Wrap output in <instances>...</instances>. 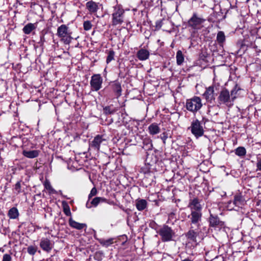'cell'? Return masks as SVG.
Wrapping results in <instances>:
<instances>
[{
	"instance_id": "6da1fadb",
	"label": "cell",
	"mask_w": 261,
	"mask_h": 261,
	"mask_svg": "<svg viewBox=\"0 0 261 261\" xmlns=\"http://www.w3.org/2000/svg\"><path fill=\"white\" fill-rule=\"evenodd\" d=\"M202 105L201 98L198 96H194L187 100L186 107L187 110L192 112H196L202 108Z\"/></svg>"
},
{
	"instance_id": "7a4b0ae2",
	"label": "cell",
	"mask_w": 261,
	"mask_h": 261,
	"mask_svg": "<svg viewBox=\"0 0 261 261\" xmlns=\"http://www.w3.org/2000/svg\"><path fill=\"white\" fill-rule=\"evenodd\" d=\"M125 10L121 6L115 8L112 14V25H115L121 24L123 21Z\"/></svg>"
},
{
	"instance_id": "3957f363",
	"label": "cell",
	"mask_w": 261,
	"mask_h": 261,
	"mask_svg": "<svg viewBox=\"0 0 261 261\" xmlns=\"http://www.w3.org/2000/svg\"><path fill=\"white\" fill-rule=\"evenodd\" d=\"M205 21L206 19L198 17L196 13H194L192 17L188 20V24L191 28L198 30L203 27V24Z\"/></svg>"
},
{
	"instance_id": "277c9868",
	"label": "cell",
	"mask_w": 261,
	"mask_h": 261,
	"mask_svg": "<svg viewBox=\"0 0 261 261\" xmlns=\"http://www.w3.org/2000/svg\"><path fill=\"white\" fill-rule=\"evenodd\" d=\"M191 131L196 138H200L204 135V129L199 121L195 120L192 122L191 124Z\"/></svg>"
},
{
	"instance_id": "5b68a950",
	"label": "cell",
	"mask_w": 261,
	"mask_h": 261,
	"mask_svg": "<svg viewBox=\"0 0 261 261\" xmlns=\"http://www.w3.org/2000/svg\"><path fill=\"white\" fill-rule=\"evenodd\" d=\"M103 78L100 74H94L91 76L90 86L92 91H97L102 87Z\"/></svg>"
},
{
	"instance_id": "8992f818",
	"label": "cell",
	"mask_w": 261,
	"mask_h": 261,
	"mask_svg": "<svg viewBox=\"0 0 261 261\" xmlns=\"http://www.w3.org/2000/svg\"><path fill=\"white\" fill-rule=\"evenodd\" d=\"M160 235L161 237L162 240L163 241H169L172 239L173 237V231L170 227L164 225L160 229Z\"/></svg>"
},
{
	"instance_id": "52a82bcc",
	"label": "cell",
	"mask_w": 261,
	"mask_h": 261,
	"mask_svg": "<svg viewBox=\"0 0 261 261\" xmlns=\"http://www.w3.org/2000/svg\"><path fill=\"white\" fill-rule=\"evenodd\" d=\"M218 100L221 104H227L231 100V94L227 88H225L221 91Z\"/></svg>"
},
{
	"instance_id": "ba28073f",
	"label": "cell",
	"mask_w": 261,
	"mask_h": 261,
	"mask_svg": "<svg viewBox=\"0 0 261 261\" xmlns=\"http://www.w3.org/2000/svg\"><path fill=\"white\" fill-rule=\"evenodd\" d=\"M205 99L208 102H210L214 98L215 90L214 87L213 86H211L208 87L206 89V91L203 94Z\"/></svg>"
},
{
	"instance_id": "9c48e42d",
	"label": "cell",
	"mask_w": 261,
	"mask_h": 261,
	"mask_svg": "<svg viewBox=\"0 0 261 261\" xmlns=\"http://www.w3.org/2000/svg\"><path fill=\"white\" fill-rule=\"evenodd\" d=\"M104 140H105V139L103 138V136L101 135H98L94 138V140L91 142V145L94 149H97L98 151H99L101 145Z\"/></svg>"
},
{
	"instance_id": "30bf717a",
	"label": "cell",
	"mask_w": 261,
	"mask_h": 261,
	"mask_svg": "<svg viewBox=\"0 0 261 261\" xmlns=\"http://www.w3.org/2000/svg\"><path fill=\"white\" fill-rule=\"evenodd\" d=\"M68 27L65 25H62L57 29V35L59 38H63L70 34Z\"/></svg>"
},
{
	"instance_id": "8fae6325",
	"label": "cell",
	"mask_w": 261,
	"mask_h": 261,
	"mask_svg": "<svg viewBox=\"0 0 261 261\" xmlns=\"http://www.w3.org/2000/svg\"><path fill=\"white\" fill-rule=\"evenodd\" d=\"M150 53L147 50L145 49H140L137 53V57L138 59L141 61H145L149 59Z\"/></svg>"
},
{
	"instance_id": "7c38bea8",
	"label": "cell",
	"mask_w": 261,
	"mask_h": 261,
	"mask_svg": "<svg viewBox=\"0 0 261 261\" xmlns=\"http://www.w3.org/2000/svg\"><path fill=\"white\" fill-rule=\"evenodd\" d=\"M245 202V200L244 198V196L241 194H238L235 196L233 200V204L235 206L240 207V206L244 205Z\"/></svg>"
},
{
	"instance_id": "4fadbf2b",
	"label": "cell",
	"mask_w": 261,
	"mask_h": 261,
	"mask_svg": "<svg viewBox=\"0 0 261 261\" xmlns=\"http://www.w3.org/2000/svg\"><path fill=\"white\" fill-rule=\"evenodd\" d=\"M40 247L44 251L49 252L52 249L51 242L49 239H43L40 243Z\"/></svg>"
},
{
	"instance_id": "5bb4252c",
	"label": "cell",
	"mask_w": 261,
	"mask_h": 261,
	"mask_svg": "<svg viewBox=\"0 0 261 261\" xmlns=\"http://www.w3.org/2000/svg\"><path fill=\"white\" fill-rule=\"evenodd\" d=\"M69 225L72 227L78 230H81L83 228L86 227L87 225L85 223H81L77 222L76 221L74 220L72 218L69 219Z\"/></svg>"
},
{
	"instance_id": "9a60e30c",
	"label": "cell",
	"mask_w": 261,
	"mask_h": 261,
	"mask_svg": "<svg viewBox=\"0 0 261 261\" xmlns=\"http://www.w3.org/2000/svg\"><path fill=\"white\" fill-rule=\"evenodd\" d=\"M86 6L87 7L88 10L90 12L94 13L98 11V5L94 2V1H89L86 4Z\"/></svg>"
},
{
	"instance_id": "2e32d148",
	"label": "cell",
	"mask_w": 261,
	"mask_h": 261,
	"mask_svg": "<svg viewBox=\"0 0 261 261\" xmlns=\"http://www.w3.org/2000/svg\"><path fill=\"white\" fill-rule=\"evenodd\" d=\"M190 207L196 211L200 212L202 209V205L200 204V201L198 198H194L191 201L190 204Z\"/></svg>"
},
{
	"instance_id": "e0dca14e",
	"label": "cell",
	"mask_w": 261,
	"mask_h": 261,
	"mask_svg": "<svg viewBox=\"0 0 261 261\" xmlns=\"http://www.w3.org/2000/svg\"><path fill=\"white\" fill-rule=\"evenodd\" d=\"M209 220L211 227H216L220 224V220L217 215L211 214Z\"/></svg>"
},
{
	"instance_id": "ac0fdd59",
	"label": "cell",
	"mask_w": 261,
	"mask_h": 261,
	"mask_svg": "<svg viewBox=\"0 0 261 261\" xmlns=\"http://www.w3.org/2000/svg\"><path fill=\"white\" fill-rule=\"evenodd\" d=\"M23 154L25 157L29 159H34L38 157V156L39 155V152L37 150L31 151H23Z\"/></svg>"
},
{
	"instance_id": "d6986e66",
	"label": "cell",
	"mask_w": 261,
	"mask_h": 261,
	"mask_svg": "<svg viewBox=\"0 0 261 261\" xmlns=\"http://www.w3.org/2000/svg\"><path fill=\"white\" fill-rule=\"evenodd\" d=\"M242 89L238 84H236V85L233 86V89L231 90V96L233 101H234L237 98L238 93Z\"/></svg>"
},
{
	"instance_id": "ffe728a7",
	"label": "cell",
	"mask_w": 261,
	"mask_h": 261,
	"mask_svg": "<svg viewBox=\"0 0 261 261\" xmlns=\"http://www.w3.org/2000/svg\"><path fill=\"white\" fill-rule=\"evenodd\" d=\"M8 216L9 218L12 219H15L17 218L19 216V212L17 209L15 207H13L9 210L8 213Z\"/></svg>"
},
{
	"instance_id": "44dd1931",
	"label": "cell",
	"mask_w": 261,
	"mask_h": 261,
	"mask_svg": "<svg viewBox=\"0 0 261 261\" xmlns=\"http://www.w3.org/2000/svg\"><path fill=\"white\" fill-rule=\"evenodd\" d=\"M149 131L150 134L153 135H155L159 133L160 131V129L158 124L154 123L149 126Z\"/></svg>"
},
{
	"instance_id": "7402d4cb",
	"label": "cell",
	"mask_w": 261,
	"mask_h": 261,
	"mask_svg": "<svg viewBox=\"0 0 261 261\" xmlns=\"http://www.w3.org/2000/svg\"><path fill=\"white\" fill-rule=\"evenodd\" d=\"M217 41L220 45H223L225 42L226 37L225 33L223 31H219L217 34Z\"/></svg>"
},
{
	"instance_id": "603a6c76",
	"label": "cell",
	"mask_w": 261,
	"mask_h": 261,
	"mask_svg": "<svg viewBox=\"0 0 261 261\" xmlns=\"http://www.w3.org/2000/svg\"><path fill=\"white\" fill-rule=\"evenodd\" d=\"M147 202L145 200H140L136 202V208L139 211H143L145 210L147 207Z\"/></svg>"
},
{
	"instance_id": "cb8c5ba5",
	"label": "cell",
	"mask_w": 261,
	"mask_h": 261,
	"mask_svg": "<svg viewBox=\"0 0 261 261\" xmlns=\"http://www.w3.org/2000/svg\"><path fill=\"white\" fill-rule=\"evenodd\" d=\"M62 206L63 208V211L65 215L67 216H71L72 213L70 211V206L67 204V202L66 201L63 200L62 202Z\"/></svg>"
},
{
	"instance_id": "d4e9b609",
	"label": "cell",
	"mask_w": 261,
	"mask_h": 261,
	"mask_svg": "<svg viewBox=\"0 0 261 261\" xmlns=\"http://www.w3.org/2000/svg\"><path fill=\"white\" fill-rule=\"evenodd\" d=\"M35 26L34 24L32 23H29L23 27V33L25 34H29L35 29Z\"/></svg>"
},
{
	"instance_id": "484cf974",
	"label": "cell",
	"mask_w": 261,
	"mask_h": 261,
	"mask_svg": "<svg viewBox=\"0 0 261 261\" xmlns=\"http://www.w3.org/2000/svg\"><path fill=\"white\" fill-rule=\"evenodd\" d=\"M113 89L117 97H119L121 96L122 89L121 85L119 82H116L114 84V85H113Z\"/></svg>"
},
{
	"instance_id": "4316f807",
	"label": "cell",
	"mask_w": 261,
	"mask_h": 261,
	"mask_svg": "<svg viewBox=\"0 0 261 261\" xmlns=\"http://www.w3.org/2000/svg\"><path fill=\"white\" fill-rule=\"evenodd\" d=\"M44 186H45V189L50 194H54V193H57V191H56L54 189L53 187L52 186L51 183L48 179H46L45 180V182H44Z\"/></svg>"
},
{
	"instance_id": "83f0119b",
	"label": "cell",
	"mask_w": 261,
	"mask_h": 261,
	"mask_svg": "<svg viewBox=\"0 0 261 261\" xmlns=\"http://www.w3.org/2000/svg\"><path fill=\"white\" fill-rule=\"evenodd\" d=\"M176 63L178 65H182L184 62V56L182 54V52L179 50L177 52L176 55Z\"/></svg>"
},
{
	"instance_id": "f1b7e54d",
	"label": "cell",
	"mask_w": 261,
	"mask_h": 261,
	"mask_svg": "<svg viewBox=\"0 0 261 261\" xmlns=\"http://www.w3.org/2000/svg\"><path fill=\"white\" fill-rule=\"evenodd\" d=\"M191 216H192V218H191L192 222L193 223H198L200 220V217H201V214L198 212L194 211L192 213Z\"/></svg>"
},
{
	"instance_id": "f546056e",
	"label": "cell",
	"mask_w": 261,
	"mask_h": 261,
	"mask_svg": "<svg viewBox=\"0 0 261 261\" xmlns=\"http://www.w3.org/2000/svg\"><path fill=\"white\" fill-rule=\"evenodd\" d=\"M235 154L239 157H243L246 154V149L243 147H238L235 150Z\"/></svg>"
},
{
	"instance_id": "4dcf8cb0",
	"label": "cell",
	"mask_w": 261,
	"mask_h": 261,
	"mask_svg": "<svg viewBox=\"0 0 261 261\" xmlns=\"http://www.w3.org/2000/svg\"><path fill=\"white\" fill-rule=\"evenodd\" d=\"M71 35H72V33H70V34H68L66 36H65L63 38H61L60 39L62 43H63L64 45H69L71 43V41L72 39V37L71 36Z\"/></svg>"
},
{
	"instance_id": "1f68e13d",
	"label": "cell",
	"mask_w": 261,
	"mask_h": 261,
	"mask_svg": "<svg viewBox=\"0 0 261 261\" xmlns=\"http://www.w3.org/2000/svg\"><path fill=\"white\" fill-rule=\"evenodd\" d=\"M186 235H187V237L189 238L190 240H192L194 241H196L197 233H196V232L194 231H193V230L190 231L187 233Z\"/></svg>"
},
{
	"instance_id": "d6a6232c",
	"label": "cell",
	"mask_w": 261,
	"mask_h": 261,
	"mask_svg": "<svg viewBox=\"0 0 261 261\" xmlns=\"http://www.w3.org/2000/svg\"><path fill=\"white\" fill-rule=\"evenodd\" d=\"M115 53L113 50L109 51L108 55L107 56L106 59L107 63L108 64L114 59Z\"/></svg>"
},
{
	"instance_id": "836d02e7",
	"label": "cell",
	"mask_w": 261,
	"mask_h": 261,
	"mask_svg": "<svg viewBox=\"0 0 261 261\" xmlns=\"http://www.w3.org/2000/svg\"><path fill=\"white\" fill-rule=\"evenodd\" d=\"M83 27L85 31H89L90 30L92 27V25L91 23V21H84V23H83Z\"/></svg>"
},
{
	"instance_id": "e575fe53",
	"label": "cell",
	"mask_w": 261,
	"mask_h": 261,
	"mask_svg": "<svg viewBox=\"0 0 261 261\" xmlns=\"http://www.w3.org/2000/svg\"><path fill=\"white\" fill-rule=\"evenodd\" d=\"M101 200H102V198H100V197L94 198V199L92 200L91 203H90L91 206L96 207V206H98V204H100Z\"/></svg>"
},
{
	"instance_id": "d590c367",
	"label": "cell",
	"mask_w": 261,
	"mask_h": 261,
	"mask_svg": "<svg viewBox=\"0 0 261 261\" xmlns=\"http://www.w3.org/2000/svg\"><path fill=\"white\" fill-rule=\"evenodd\" d=\"M37 251V249L35 246H33V245L29 246L27 249L28 253L31 255H35Z\"/></svg>"
},
{
	"instance_id": "8d00e7d4",
	"label": "cell",
	"mask_w": 261,
	"mask_h": 261,
	"mask_svg": "<svg viewBox=\"0 0 261 261\" xmlns=\"http://www.w3.org/2000/svg\"><path fill=\"white\" fill-rule=\"evenodd\" d=\"M163 25V19H159L156 21V25H155L156 30L159 31L160 30Z\"/></svg>"
},
{
	"instance_id": "74e56055",
	"label": "cell",
	"mask_w": 261,
	"mask_h": 261,
	"mask_svg": "<svg viewBox=\"0 0 261 261\" xmlns=\"http://www.w3.org/2000/svg\"><path fill=\"white\" fill-rule=\"evenodd\" d=\"M98 193V190L96 188V187H94L92 189H91L90 192L89 193L88 195V199H90L91 198L94 197V196H96Z\"/></svg>"
},
{
	"instance_id": "f35d334b",
	"label": "cell",
	"mask_w": 261,
	"mask_h": 261,
	"mask_svg": "<svg viewBox=\"0 0 261 261\" xmlns=\"http://www.w3.org/2000/svg\"><path fill=\"white\" fill-rule=\"evenodd\" d=\"M103 112L106 115L110 114L112 112V111L110 106H106L103 108Z\"/></svg>"
},
{
	"instance_id": "ab89813d",
	"label": "cell",
	"mask_w": 261,
	"mask_h": 261,
	"mask_svg": "<svg viewBox=\"0 0 261 261\" xmlns=\"http://www.w3.org/2000/svg\"><path fill=\"white\" fill-rule=\"evenodd\" d=\"M11 261V257L10 255L8 254H6L4 255L2 261Z\"/></svg>"
},
{
	"instance_id": "60d3db41",
	"label": "cell",
	"mask_w": 261,
	"mask_h": 261,
	"mask_svg": "<svg viewBox=\"0 0 261 261\" xmlns=\"http://www.w3.org/2000/svg\"><path fill=\"white\" fill-rule=\"evenodd\" d=\"M167 134H166V133H165V132L162 135L161 137L162 140V141H163L164 143L165 142L166 140L167 139Z\"/></svg>"
},
{
	"instance_id": "b9f144b4",
	"label": "cell",
	"mask_w": 261,
	"mask_h": 261,
	"mask_svg": "<svg viewBox=\"0 0 261 261\" xmlns=\"http://www.w3.org/2000/svg\"><path fill=\"white\" fill-rule=\"evenodd\" d=\"M21 188V183L20 182H17L16 184H15V189L17 190H18V191H19L20 190V189Z\"/></svg>"
},
{
	"instance_id": "7bdbcfd3",
	"label": "cell",
	"mask_w": 261,
	"mask_h": 261,
	"mask_svg": "<svg viewBox=\"0 0 261 261\" xmlns=\"http://www.w3.org/2000/svg\"><path fill=\"white\" fill-rule=\"evenodd\" d=\"M257 168L258 170L261 171V159L257 163Z\"/></svg>"
},
{
	"instance_id": "ee69618b",
	"label": "cell",
	"mask_w": 261,
	"mask_h": 261,
	"mask_svg": "<svg viewBox=\"0 0 261 261\" xmlns=\"http://www.w3.org/2000/svg\"><path fill=\"white\" fill-rule=\"evenodd\" d=\"M112 240L113 239H110V240H107L106 242L104 243L103 244L104 245H109L110 244H112Z\"/></svg>"
},
{
	"instance_id": "f6af8a7d",
	"label": "cell",
	"mask_w": 261,
	"mask_h": 261,
	"mask_svg": "<svg viewBox=\"0 0 261 261\" xmlns=\"http://www.w3.org/2000/svg\"><path fill=\"white\" fill-rule=\"evenodd\" d=\"M182 261H191L190 260H189V259H185L184 260H183Z\"/></svg>"
},
{
	"instance_id": "bcb514c9",
	"label": "cell",
	"mask_w": 261,
	"mask_h": 261,
	"mask_svg": "<svg viewBox=\"0 0 261 261\" xmlns=\"http://www.w3.org/2000/svg\"></svg>"
}]
</instances>
